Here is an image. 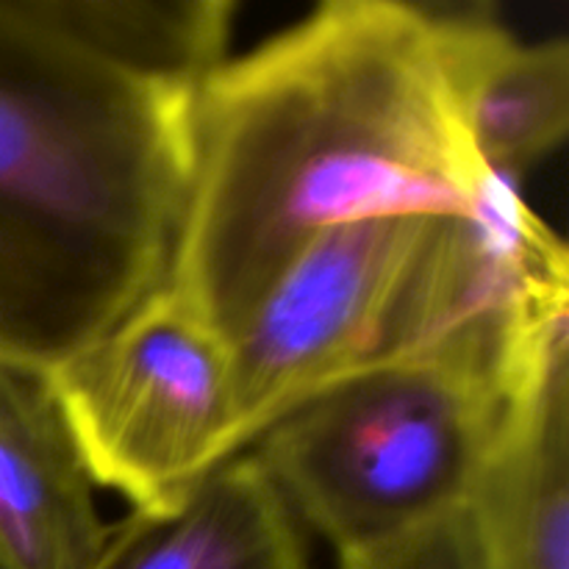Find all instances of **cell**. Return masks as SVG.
Returning <instances> with one entry per match:
<instances>
[{"mask_svg":"<svg viewBox=\"0 0 569 569\" xmlns=\"http://www.w3.org/2000/svg\"><path fill=\"white\" fill-rule=\"evenodd\" d=\"M228 0H0V356L56 367L170 278Z\"/></svg>","mask_w":569,"mask_h":569,"instance_id":"cell-1","label":"cell"},{"mask_svg":"<svg viewBox=\"0 0 569 569\" xmlns=\"http://www.w3.org/2000/svg\"><path fill=\"white\" fill-rule=\"evenodd\" d=\"M465 114L489 172L522 178L569 131V42H520L481 11L465 20Z\"/></svg>","mask_w":569,"mask_h":569,"instance_id":"cell-10","label":"cell"},{"mask_svg":"<svg viewBox=\"0 0 569 569\" xmlns=\"http://www.w3.org/2000/svg\"><path fill=\"white\" fill-rule=\"evenodd\" d=\"M50 378L94 483L133 509L178 503L239 456L228 339L170 283Z\"/></svg>","mask_w":569,"mask_h":569,"instance_id":"cell-4","label":"cell"},{"mask_svg":"<svg viewBox=\"0 0 569 569\" xmlns=\"http://www.w3.org/2000/svg\"><path fill=\"white\" fill-rule=\"evenodd\" d=\"M339 569H483L476 522L467 506L389 542L339 556Z\"/></svg>","mask_w":569,"mask_h":569,"instance_id":"cell-11","label":"cell"},{"mask_svg":"<svg viewBox=\"0 0 569 569\" xmlns=\"http://www.w3.org/2000/svg\"><path fill=\"white\" fill-rule=\"evenodd\" d=\"M300 522L250 453L164 509L109 526L83 569H309Z\"/></svg>","mask_w":569,"mask_h":569,"instance_id":"cell-8","label":"cell"},{"mask_svg":"<svg viewBox=\"0 0 569 569\" xmlns=\"http://www.w3.org/2000/svg\"><path fill=\"white\" fill-rule=\"evenodd\" d=\"M465 17L328 0L211 72L167 283L222 337L331 228L476 209Z\"/></svg>","mask_w":569,"mask_h":569,"instance_id":"cell-2","label":"cell"},{"mask_svg":"<svg viewBox=\"0 0 569 569\" xmlns=\"http://www.w3.org/2000/svg\"><path fill=\"white\" fill-rule=\"evenodd\" d=\"M520 395L437 356H395L311 395L250 456L300 526L353 553L467 506Z\"/></svg>","mask_w":569,"mask_h":569,"instance_id":"cell-3","label":"cell"},{"mask_svg":"<svg viewBox=\"0 0 569 569\" xmlns=\"http://www.w3.org/2000/svg\"><path fill=\"white\" fill-rule=\"evenodd\" d=\"M437 217H372L317 237L228 337L239 453L339 378L387 359Z\"/></svg>","mask_w":569,"mask_h":569,"instance_id":"cell-6","label":"cell"},{"mask_svg":"<svg viewBox=\"0 0 569 569\" xmlns=\"http://www.w3.org/2000/svg\"><path fill=\"white\" fill-rule=\"evenodd\" d=\"M94 478L50 367L0 356V569H83L103 545Z\"/></svg>","mask_w":569,"mask_h":569,"instance_id":"cell-7","label":"cell"},{"mask_svg":"<svg viewBox=\"0 0 569 569\" xmlns=\"http://www.w3.org/2000/svg\"><path fill=\"white\" fill-rule=\"evenodd\" d=\"M569 348V253L522 178L489 172L470 214L437 217L387 359L437 356L520 395Z\"/></svg>","mask_w":569,"mask_h":569,"instance_id":"cell-5","label":"cell"},{"mask_svg":"<svg viewBox=\"0 0 569 569\" xmlns=\"http://www.w3.org/2000/svg\"><path fill=\"white\" fill-rule=\"evenodd\" d=\"M467 509L483 569H569V348L511 406Z\"/></svg>","mask_w":569,"mask_h":569,"instance_id":"cell-9","label":"cell"}]
</instances>
